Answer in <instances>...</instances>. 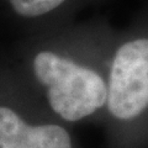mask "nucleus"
Returning <instances> with one entry per match:
<instances>
[{
  "label": "nucleus",
  "mask_w": 148,
  "mask_h": 148,
  "mask_svg": "<svg viewBox=\"0 0 148 148\" xmlns=\"http://www.w3.org/2000/svg\"><path fill=\"white\" fill-rule=\"evenodd\" d=\"M115 34L103 17L29 34L18 42L14 63L62 122L103 125Z\"/></svg>",
  "instance_id": "obj_1"
},
{
  "label": "nucleus",
  "mask_w": 148,
  "mask_h": 148,
  "mask_svg": "<svg viewBox=\"0 0 148 148\" xmlns=\"http://www.w3.org/2000/svg\"><path fill=\"white\" fill-rule=\"evenodd\" d=\"M103 126L108 148H148V9L116 30Z\"/></svg>",
  "instance_id": "obj_2"
},
{
  "label": "nucleus",
  "mask_w": 148,
  "mask_h": 148,
  "mask_svg": "<svg viewBox=\"0 0 148 148\" xmlns=\"http://www.w3.org/2000/svg\"><path fill=\"white\" fill-rule=\"evenodd\" d=\"M16 64L0 59V148H80Z\"/></svg>",
  "instance_id": "obj_3"
},
{
  "label": "nucleus",
  "mask_w": 148,
  "mask_h": 148,
  "mask_svg": "<svg viewBox=\"0 0 148 148\" xmlns=\"http://www.w3.org/2000/svg\"><path fill=\"white\" fill-rule=\"evenodd\" d=\"M104 1L106 0H3L8 12L26 35L68 25L84 9Z\"/></svg>",
  "instance_id": "obj_4"
}]
</instances>
